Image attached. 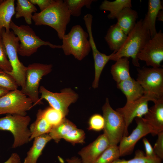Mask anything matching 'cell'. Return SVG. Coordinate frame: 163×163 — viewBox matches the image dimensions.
Returning a JSON list of instances; mask_svg holds the SVG:
<instances>
[{"label": "cell", "instance_id": "obj_26", "mask_svg": "<svg viewBox=\"0 0 163 163\" xmlns=\"http://www.w3.org/2000/svg\"><path fill=\"white\" fill-rule=\"evenodd\" d=\"M52 128L44 118L43 110L39 109L37 114L36 120L31 125L29 129L31 133L30 141L37 136L48 134Z\"/></svg>", "mask_w": 163, "mask_h": 163}, {"label": "cell", "instance_id": "obj_45", "mask_svg": "<svg viewBox=\"0 0 163 163\" xmlns=\"http://www.w3.org/2000/svg\"><path fill=\"white\" fill-rule=\"evenodd\" d=\"M1 37V36H0V38Z\"/></svg>", "mask_w": 163, "mask_h": 163}, {"label": "cell", "instance_id": "obj_32", "mask_svg": "<svg viewBox=\"0 0 163 163\" xmlns=\"http://www.w3.org/2000/svg\"><path fill=\"white\" fill-rule=\"evenodd\" d=\"M43 113L44 118L53 127L59 124L65 118L61 112L51 107L43 110Z\"/></svg>", "mask_w": 163, "mask_h": 163}, {"label": "cell", "instance_id": "obj_40", "mask_svg": "<svg viewBox=\"0 0 163 163\" xmlns=\"http://www.w3.org/2000/svg\"><path fill=\"white\" fill-rule=\"evenodd\" d=\"M2 163H21V158L18 154L14 153L6 161Z\"/></svg>", "mask_w": 163, "mask_h": 163}, {"label": "cell", "instance_id": "obj_19", "mask_svg": "<svg viewBox=\"0 0 163 163\" xmlns=\"http://www.w3.org/2000/svg\"><path fill=\"white\" fill-rule=\"evenodd\" d=\"M117 87L125 95L126 102L135 101L145 94L144 90L140 84L132 78L117 83Z\"/></svg>", "mask_w": 163, "mask_h": 163}, {"label": "cell", "instance_id": "obj_41", "mask_svg": "<svg viewBox=\"0 0 163 163\" xmlns=\"http://www.w3.org/2000/svg\"><path fill=\"white\" fill-rule=\"evenodd\" d=\"M66 161L68 163H82L81 159L78 158L73 157L71 158L67 159Z\"/></svg>", "mask_w": 163, "mask_h": 163}, {"label": "cell", "instance_id": "obj_12", "mask_svg": "<svg viewBox=\"0 0 163 163\" xmlns=\"http://www.w3.org/2000/svg\"><path fill=\"white\" fill-rule=\"evenodd\" d=\"M157 99L146 94L139 99L130 102H126L124 106L116 110L122 116L125 124L124 136L129 135L128 127L134 118H142L148 112V102H154Z\"/></svg>", "mask_w": 163, "mask_h": 163}, {"label": "cell", "instance_id": "obj_38", "mask_svg": "<svg viewBox=\"0 0 163 163\" xmlns=\"http://www.w3.org/2000/svg\"><path fill=\"white\" fill-rule=\"evenodd\" d=\"M142 141L145 150V154L146 156L151 158H159L156 155L153 148L148 140L146 138H144L143 139Z\"/></svg>", "mask_w": 163, "mask_h": 163}, {"label": "cell", "instance_id": "obj_20", "mask_svg": "<svg viewBox=\"0 0 163 163\" xmlns=\"http://www.w3.org/2000/svg\"><path fill=\"white\" fill-rule=\"evenodd\" d=\"M127 36L116 23L110 26L104 39L110 50L115 53L122 46Z\"/></svg>", "mask_w": 163, "mask_h": 163}, {"label": "cell", "instance_id": "obj_18", "mask_svg": "<svg viewBox=\"0 0 163 163\" xmlns=\"http://www.w3.org/2000/svg\"><path fill=\"white\" fill-rule=\"evenodd\" d=\"M162 2L160 0H149L148 2V10L144 19L143 25L149 31L151 38L157 32L155 22L159 11L163 10Z\"/></svg>", "mask_w": 163, "mask_h": 163}, {"label": "cell", "instance_id": "obj_43", "mask_svg": "<svg viewBox=\"0 0 163 163\" xmlns=\"http://www.w3.org/2000/svg\"><path fill=\"white\" fill-rule=\"evenodd\" d=\"M157 20L160 21H163V10H160L158 12L157 17Z\"/></svg>", "mask_w": 163, "mask_h": 163}, {"label": "cell", "instance_id": "obj_23", "mask_svg": "<svg viewBox=\"0 0 163 163\" xmlns=\"http://www.w3.org/2000/svg\"><path fill=\"white\" fill-rule=\"evenodd\" d=\"M14 0H5L0 4V36L2 30H10V24L15 13Z\"/></svg>", "mask_w": 163, "mask_h": 163}, {"label": "cell", "instance_id": "obj_1", "mask_svg": "<svg viewBox=\"0 0 163 163\" xmlns=\"http://www.w3.org/2000/svg\"><path fill=\"white\" fill-rule=\"evenodd\" d=\"M71 15L62 0H56L48 7L40 12L35 13L32 20L37 26L47 25L54 29L59 38L62 40L66 34Z\"/></svg>", "mask_w": 163, "mask_h": 163}, {"label": "cell", "instance_id": "obj_9", "mask_svg": "<svg viewBox=\"0 0 163 163\" xmlns=\"http://www.w3.org/2000/svg\"><path fill=\"white\" fill-rule=\"evenodd\" d=\"M136 81L145 94L156 99L163 98V69L158 68H137Z\"/></svg>", "mask_w": 163, "mask_h": 163}, {"label": "cell", "instance_id": "obj_5", "mask_svg": "<svg viewBox=\"0 0 163 163\" xmlns=\"http://www.w3.org/2000/svg\"><path fill=\"white\" fill-rule=\"evenodd\" d=\"M10 28L19 39L20 43L18 53L21 56H30L42 46H48L53 49H61V45L52 44L49 42L41 39L28 25L18 26L11 21Z\"/></svg>", "mask_w": 163, "mask_h": 163}, {"label": "cell", "instance_id": "obj_44", "mask_svg": "<svg viewBox=\"0 0 163 163\" xmlns=\"http://www.w3.org/2000/svg\"><path fill=\"white\" fill-rule=\"evenodd\" d=\"M3 1V0H0V4L2 3Z\"/></svg>", "mask_w": 163, "mask_h": 163}, {"label": "cell", "instance_id": "obj_16", "mask_svg": "<svg viewBox=\"0 0 163 163\" xmlns=\"http://www.w3.org/2000/svg\"><path fill=\"white\" fill-rule=\"evenodd\" d=\"M110 145L104 133L101 135L94 141L78 152L82 163H93Z\"/></svg>", "mask_w": 163, "mask_h": 163}, {"label": "cell", "instance_id": "obj_4", "mask_svg": "<svg viewBox=\"0 0 163 163\" xmlns=\"http://www.w3.org/2000/svg\"><path fill=\"white\" fill-rule=\"evenodd\" d=\"M1 36L12 68V71L7 73L11 75L18 86L23 89L25 84L27 67L20 61L18 58L19 39L12 30L6 31L4 28L2 30Z\"/></svg>", "mask_w": 163, "mask_h": 163}, {"label": "cell", "instance_id": "obj_10", "mask_svg": "<svg viewBox=\"0 0 163 163\" xmlns=\"http://www.w3.org/2000/svg\"><path fill=\"white\" fill-rule=\"evenodd\" d=\"M33 105L31 99L21 90L10 91L0 97V115L8 113L25 116Z\"/></svg>", "mask_w": 163, "mask_h": 163}, {"label": "cell", "instance_id": "obj_8", "mask_svg": "<svg viewBox=\"0 0 163 163\" xmlns=\"http://www.w3.org/2000/svg\"><path fill=\"white\" fill-rule=\"evenodd\" d=\"M102 110L104 120V134L110 145H117L124 136L125 124L123 117L112 108L108 98L106 99Z\"/></svg>", "mask_w": 163, "mask_h": 163}, {"label": "cell", "instance_id": "obj_21", "mask_svg": "<svg viewBox=\"0 0 163 163\" xmlns=\"http://www.w3.org/2000/svg\"><path fill=\"white\" fill-rule=\"evenodd\" d=\"M138 18L137 12L131 8H125L117 15L116 24L127 35L135 26Z\"/></svg>", "mask_w": 163, "mask_h": 163}, {"label": "cell", "instance_id": "obj_31", "mask_svg": "<svg viewBox=\"0 0 163 163\" xmlns=\"http://www.w3.org/2000/svg\"><path fill=\"white\" fill-rule=\"evenodd\" d=\"M162 160L159 158L153 159L146 157L145 153L140 150H137L134 157L126 160L117 158L111 163H162Z\"/></svg>", "mask_w": 163, "mask_h": 163}, {"label": "cell", "instance_id": "obj_25", "mask_svg": "<svg viewBox=\"0 0 163 163\" xmlns=\"http://www.w3.org/2000/svg\"><path fill=\"white\" fill-rule=\"evenodd\" d=\"M132 7L131 0H116L113 1L104 0L100 5L99 9L109 11L107 17L109 19H113L115 18L117 14L124 8Z\"/></svg>", "mask_w": 163, "mask_h": 163}, {"label": "cell", "instance_id": "obj_15", "mask_svg": "<svg viewBox=\"0 0 163 163\" xmlns=\"http://www.w3.org/2000/svg\"><path fill=\"white\" fill-rule=\"evenodd\" d=\"M135 120L137 124L136 127L130 135L123 136L120 142L118 147L120 157L131 154L139 139L149 133H152L151 128L142 117H137Z\"/></svg>", "mask_w": 163, "mask_h": 163}, {"label": "cell", "instance_id": "obj_2", "mask_svg": "<svg viewBox=\"0 0 163 163\" xmlns=\"http://www.w3.org/2000/svg\"><path fill=\"white\" fill-rule=\"evenodd\" d=\"M142 20L136 22L120 49L115 53H112L110 60L116 61L122 57H131L133 64L136 67L140 66L137 55L151 38L149 31L142 24Z\"/></svg>", "mask_w": 163, "mask_h": 163}, {"label": "cell", "instance_id": "obj_29", "mask_svg": "<svg viewBox=\"0 0 163 163\" xmlns=\"http://www.w3.org/2000/svg\"><path fill=\"white\" fill-rule=\"evenodd\" d=\"M96 0H64L70 14L73 16H79L82 8L85 7L88 9L91 8L92 3Z\"/></svg>", "mask_w": 163, "mask_h": 163}, {"label": "cell", "instance_id": "obj_24", "mask_svg": "<svg viewBox=\"0 0 163 163\" xmlns=\"http://www.w3.org/2000/svg\"><path fill=\"white\" fill-rule=\"evenodd\" d=\"M129 58L126 57L120 58L111 67V73L117 83L131 78L129 71Z\"/></svg>", "mask_w": 163, "mask_h": 163}, {"label": "cell", "instance_id": "obj_35", "mask_svg": "<svg viewBox=\"0 0 163 163\" xmlns=\"http://www.w3.org/2000/svg\"><path fill=\"white\" fill-rule=\"evenodd\" d=\"M0 69L6 73L11 72L12 70L2 37L0 38Z\"/></svg>", "mask_w": 163, "mask_h": 163}, {"label": "cell", "instance_id": "obj_6", "mask_svg": "<svg viewBox=\"0 0 163 163\" xmlns=\"http://www.w3.org/2000/svg\"><path fill=\"white\" fill-rule=\"evenodd\" d=\"M30 120L28 116L17 115L10 114L0 118V130L9 131L13 136V148L30 141L31 133L28 126Z\"/></svg>", "mask_w": 163, "mask_h": 163}, {"label": "cell", "instance_id": "obj_3", "mask_svg": "<svg viewBox=\"0 0 163 163\" xmlns=\"http://www.w3.org/2000/svg\"><path fill=\"white\" fill-rule=\"evenodd\" d=\"M88 37V32L80 25L73 26L62 39L61 49L65 55H72L79 61L83 59L91 50Z\"/></svg>", "mask_w": 163, "mask_h": 163}, {"label": "cell", "instance_id": "obj_42", "mask_svg": "<svg viewBox=\"0 0 163 163\" xmlns=\"http://www.w3.org/2000/svg\"><path fill=\"white\" fill-rule=\"evenodd\" d=\"M10 91L0 87V97L8 93Z\"/></svg>", "mask_w": 163, "mask_h": 163}, {"label": "cell", "instance_id": "obj_11", "mask_svg": "<svg viewBox=\"0 0 163 163\" xmlns=\"http://www.w3.org/2000/svg\"><path fill=\"white\" fill-rule=\"evenodd\" d=\"M41 94L40 100H46L51 107L61 112L66 116L68 113V107L75 103L78 97V95L69 88H64L60 93H54L41 86L39 89Z\"/></svg>", "mask_w": 163, "mask_h": 163}, {"label": "cell", "instance_id": "obj_17", "mask_svg": "<svg viewBox=\"0 0 163 163\" xmlns=\"http://www.w3.org/2000/svg\"><path fill=\"white\" fill-rule=\"evenodd\" d=\"M142 117L152 131L153 136L163 132V98L157 99Z\"/></svg>", "mask_w": 163, "mask_h": 163}, {"label": "cell", "instance_id": "obj_14", "mask_svg": "<svg viewBox=\"0 0 163 163\" xmlns=\"http://www.w3.org/2000/svg\"><path fill=\"white\" fill-rule=\"evenodd\" d=\"M83 19L88 34L89 40L94 61L95 75L92 87L94 88H96L98 87L100 78L102 72L107 62L110 60L112 53L107 55L101 53L97 49L92 34V15L90 14H87L84 16Z\"/></svg>", "mask_w": 163, "mask_h": 163}, {"label": "cell", "instance_id": "obj_39", "mask_svg": "<svg viewBox=\"0 0 163 163\" xmlns=\"http://www.w3.org/2000/svg\"><path fill=\"white\" fill-rule=\"evenodd\" d=\"M34 5H38L42 11L48 7L54 1V0H29Z\"/></svg>", "mask_w": 163, "mask_h": 163}, {"label": "cell", "instance_id": "obj_27", "mask_svg": "<svg viewBox=\"0 0 163 163\" xmlns=\"http://www.w3.org/2000/svg\"><path fill=\"white\" fill-rule=\"evenodd\" d=\"M37 11L36 7L29 0H17L15 8V18L17 19L23 17L28 24L32 23L33 13Z\"/></svg>", "mask_w": 163, "mask_h": 163}, {"label": "cell", "instance_id": "obj_13", "mask_svg": "<svg viewBox=\"0 0 163 163\" xmlns=\"http://www.w3.org/2000/svg\"><path fill=\"white\" fill-rule=\"evenodd\" d=\"M138 60L145 61L146 65L158 68L163 60V33L160 30L148 41L138 54Z\"/></svg>", "mask_w": 163, "mask_h": 163}, {"label": "cell", "instance_id": "obj_37", "mask_svg": "<svg viewBox=\"0 0 163 163\" xmlns=\"http://www.w3.org/2000/svg\"><path fill=\"white\" fill-rule=\"evenodd\" d=\"M158 138L153 148L157 156L162 160L163 159V132L157 135Z\"/></svg>", "mask_w": 163, "mask_h": 163}, {"label": "cell", "instance_id": "obj_36", "mask_svg": "<svg viewBox=\"0 0 163 163\" xmlns=\"http://www.w3.org/2000/svg\"><path fill=\"white\" fill-rule=\"evenodd\" d=\"M104 120L103 116L96 114L92 116L89 121V129L90 130L97 131L103 129Z\"/></svg>", "mask_w": 163, "mask_h": 163}, {"label": "cell", "instance_id": "obj_7", "mask_svg": "<svg viewBox=\"0 0 163 163\" xmlns=\"http://www.w3.org/2000/svg\"><path fill=\"white\" fill-rule=\"evenodd\" d=\"M53 66L51 64L35 63L27 67L26 81L22 92L29 97L33 103V106L42 103L39 96V87L42 78L50 73Z\"/></svg>", "mask_w": 163, "mask_h": 163}, {"label": "cell", "instance_id": "obj_22", "mask_svg": "<svg viewBox=\"0 0 163 163\" xmlns=\"http://www.w3.org/2000/svg\"><path fill=\"white\" fill-rule=\"evenodd\" d=\"M52 139L49 134L34 138L32 146L27 152L24 163H37L46 144Z\"/></svg>", "mask_w": 163, "mask_h": 163}, {"label": "cell", "instance_id": "obj_30", "mask_svg": "<svg viewBox=\"0 0 163 163\" xmlns=\"http://www.w3.org/2000/svg\"><path fill=\"white\" fill-rule=\"evenodd\" d=\"M120 157L118 146L111 145L93 163H111Z\"/></svg>", "mask_w": 163, "mask_h": 163}, {"label": "cell", "instance_id": "obj_33", "mask_svg": "<svg viewBox=\"0 0 163 163\" xmlns=\"http://www.w3.org/2000/svg\"><path fill=\"white\" fill-rule=\"evenodd\" d=\"M18 86L11 75L0 69V87L10 91L17 89Z\"/></svg>", "mask_w": 163, "mask_h": 163}, {"label": "cell", "instance_id": "obj_34", "mask_svg": "<svg viewBox=\"0 0 163 163\" xmlns=\"http://www.w3.org/2000/svg\"><path fill=\"white\" fill-rule=\"evenodd\" d=\"M85 135L84 132L82 130L76 127L69 132L63 139L73 144L82 143L84 142Z\"/></svg>", "mask_w": 163, "mask_h": 163}, {"label": "cell", "instance_id": "obj_28", "mask_svg": "<svg viewBox=\"0 0 163 163\" xmlns=\"http://www.w3.org/2000/svg\"><path fill=\"white\" fill-rule=\"evenodd\" d=\"M76 127L72 122L65 118L59 124L53 127L48 134L52 139L58 142L69 132Z\"/></svg>", "mask_w": 163, "mask_h": 163}]
</instances>
